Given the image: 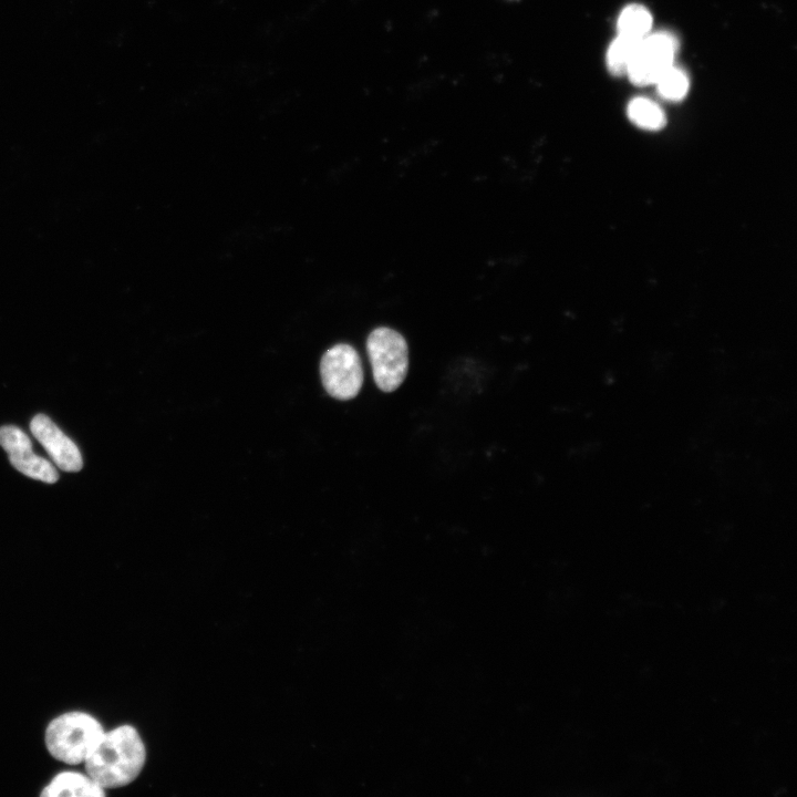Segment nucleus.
Instances as JSON below:
<instances>
[{
	"instance_id": "1",
	"label": "nucleus",
	"mask_w": 797,
	"mask_h": 797,
	"mask_svg": "<svg viewBox=\"0 0 797 797\" xmlns=\"http://www.w3.org/2000/svg\"><path fill=\"white\" fill-rule=\"evenodd\" d=\"M146 748L137 729L121 725L104 731L96 746L85 759V772L104 789L131 784L141 774Z\"/></svg>"
},
{
	"instance_id": "2",
	"label": "nucleus",
	"mask_w": 797,
	"mask_h": 797,
	"mask_svg": "<svg viewBox=\"0 0 797 797\" xmlns=\"http://www.w3.org/2000/svg\"><path fill=\"white\" fill-rule=\"evenodd\" d=\"M100 721L83 711L58 715L46 725L44 743L49 754L70 765L83 764L104 733Z\"/></svg>"
},
{
	"instance_id": "3",
	"label": "nucleus",
	"mask_w": 797,
	"mask_h": 797,
	"mask_svg": "<svg viewBox=\"0 0 797 797\" xmlns=\"http://www.w3.org/2000/svg\"><path fill=\"white\" fill-rule=\"evenodd\" d=\"M366 351L377 387L384 392L396 390L408 368V349L404 337L387 327L376 328L368 337Z\"/></svg>"
},
{
	"instance_id": "4",
	"label": "nucleus",
	"mask_w": 797,
	"mask_h": 797,
	"mask_svg": "<svg viewBox=\"0 0 797 797\" xmlns=\"http://www.w3.org/2000/svg\"><path fill=\"white\" fill-rule=\"evenodd\" d=\"M320 374L325 391L334 398L350 400L358 395L363 384V370L356 350L339 343L322 356Z\"/></svg>"
},
{
	"instance_id": "5",
	"label": "nucleus",
	"mask_w": 797,
	"mask_h": 797,
	"mask_svg": "<svg viewBox=\"0 0 797 797\" xmlns=\"http://www.w3.org/2000/svg\"><path fill=\"white\" fill-rule=\"evenodd\" d=\"M677 42L666 32L644 37L627 74L636 85L654 84L661 74L673 64Z\"/></svg>"
},
{
	"instance_id": "6",
	"label": "nucleus",
	"mask_w": 797,
	"mask_h": 797,
	"mask_svg": "<svg viewBox=\"0 0 797 797\" xmlns=\"http://www.w3.org/2000/svg\"><path fill=\"white\" fill-rule=\"evenodd\" d=\"M0 446L8 453L11 465L25 476L48 484L58 480L53 465L32 451L29 436L19 427H0Z\"/></svg>"
},
{
	"instance_id": "7",
	"label": "nucleus",
	"mask_w": 797,
	"mask_h": 797,
	"mask_svg": "<svg viewBox=\"0 0 797 797\" xmlns=\"http://www.w3.org/2000/svg\"><path fill=\"white\" fill-rule=\"evenodd\" d=\"M30 429L59 468L65 472L82 469L83 460L77 446L46 415H35Z\"/></svg>"
},
{
	"instance_id": "8",
	"label": "nucleus",
	"mask_w": 797,
	"mask_h": 797,
	"mask_svg": "<svg viewBox=\"0 0 797 797\" xmlns=\"http://www.w3.org/2000/svg\"><path fill=\"white\" fill-rule=\"evenodd\" d=\"M42 797H102L105 789L86 772L63 770L42 788Z\"/></svg>"
},
{
	"instance_id": "9",
	"label": "nucleus",
	"mask_w": 797,
	"mask_h": 797,
	"mask_svg": "<svg viewBox=\"0 0 797 797\" xmlns=\"http://www.w3.org/2000/svg\"><path fill=\"white\" fill-rule=\"evenodd\" d=\"M652 25V17L646 8L630 4L622 10L618 19L619 35L641 40L646 37Z\"/></svg>"
},
{
	"instance_id": "10",
	"label": "nucleus",
	"mask_w": 797,
	"mask_h": 797,
	"mask_svg": "<svg viewBox=\"0 0 797 797\" xmlns=\"http://www.w3.org/2000/svg\"><path fill=\"white\" fill-rule=\"evenodd\" d=\"M628 116L636 126L648 131H658L665 125L662 108L645 97H636L629 103Z\"/></svg>"
},
{
	"instance_id": "11",
	"label": "nucleus",
	"mask_w": 797,
	"mask_h": 797,
	"mask_svg": "<svg viewBox=\"0 0 797 797\" xmlns=\"http://www.w3.org/2000/svg\"><path fill=\"white\" fill-rule=\"evenodd\" d=\"M641 40L618 35L611 43L607 52V65L612 74L622 75L628 72Z\"/></svg>"
},
{
	"instance_id": "12",
	"label": "nucleus",
	"mask_w": 797,
	"mask_h": 797,
	"mask_svg": "<svg viewBox=\"0 0 797 797\" xmlns=\"http://www.w3.org/2000/svg\"><path fill=\"white\" fill-rule=\"evenodd\" d=\"M654 84H656L658 92L663 99L680 101L686 95L690 82L685 72L672 64Z\"/></svg>"
}]
</instances>
